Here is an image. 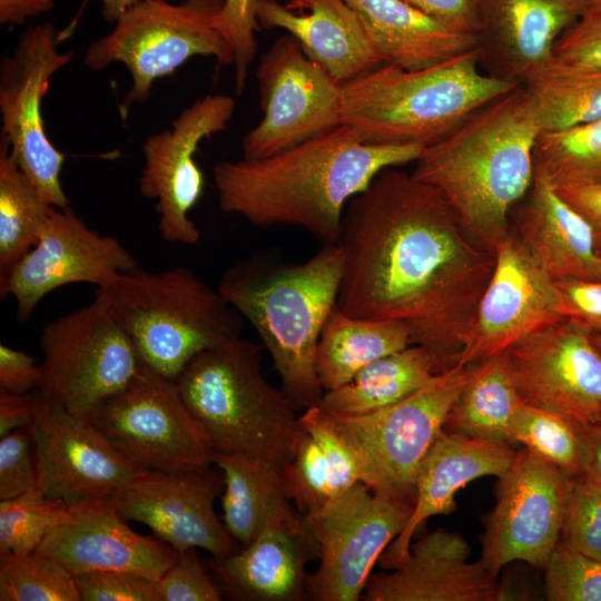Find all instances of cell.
<instances>
[{
    "label": "cell",
    "mask_w": 601,
    "mask_h": 601,
    "mask_svg": "<svg viewBox=\"0 0 601 601\" xmlns=\"http://www.w3.org/2000/svg\"><path fill=\"white\" fill-rule=\"evenodd\" d=\"M337 298L346 314L401 323L437 373L456 365L494 253L464 226L434 187L382 170L346 207Z\"/></svg>",
    "instance_id": "obj_1"
},
{
    "label": "cell",
    "mask_w": 601,
    "mask_h": 601,
    "mask_svg": "<svg viewBox=\"0 0 601 601\" xmlns=\"http://www.w3.org/2000/svg\"><path fill=\"white\" fill-rule=\"evenodd\" d=\"M424 146L374 145L341 124L265 158L213 168L218 204L253 226H294L338 244L344 208L384 169L415 162Z\"/></svg>",
    "instance_id": "obj_2"
},
{
    "label": "cell",
    "mask_w": 601,
    "mask_h": 601,
    "mask_svg": "<svg viewBox=\"0 0 601 601\" xmlns=\"http://www.w3.org/2000/svg\"><path fill=\"white\" fill-rule=\"evenodd\" d=\"M540 131L520 85L424 147L411 175L437 189L467 230L493 252L511 233V209L532 186Z\"/></svg>",
    "instance_id": "obj_3"
},
{
    "label": "cell",
    "mask_w": 601,
    "mask_h": 601,
    "mask_svg": "<svg viewBox=\"0 0 601 601\" xmlns=\"http://www.w3.org/2000/svg\"><path fill=\"white\" fill-rule=\"evenodd\" d=\"M344 269L338 244L290 264L257 253L230 266L218 290L259 335L295 407L316 404L324 390L316 371L323 326L337 304Z\"/></svg>",
    "instance_id": "obj_4"
},
{
    "label": "cell",
    "mask_w": 601,
    "mask_h": 601,
    "mask_svg": "<svg viewBox=\"0 0 601 601\" xmlns=\"http://www.w3.org/2000/svg\"><path fill=\"white\" fill-rule=\"evenodd\" d=\"M480 47L434 66L384 63L342 85V124L374 145L435 144L520 83L480 71Z\"/></svg>",
    "instance_id": "obj_5"
},
{
    "label": "cell",
    "mask_w": 601,
    "mask_h": 601,
    "mask_svg": "<svg viewBox=\"0 0 601 601\" xmlns=\"http://www.w3.org/2000/svg\"><path fill=\"white\" fill-rule=\"evenodd\" d=\"M213 454L240 455L285 467L305 434L298 410L260 368V349L235 338L206 349L175 380Z\"/></svg>",
    "instance_id": "obj_6"
},
{
    "label": "cell",
    "mask_w": 601,
    "mask_h": 601,
    "mask_svg": "<svg viewBox=\"0 0 601 601\" xmlns=\"http://www.w3.org/2000/svg\"><path fill=\"white\" fill-rule=\"evenodd\" d=\"M96 294L131 339L141 363L176 380L197 354L240 337V314L186 267H136L112 276Z\"/></svg>",
    "instance_id": "obj_7"
},
{
    "label": "cell",
    "mask_w": 601,
    "mask_h": 601,
    "mask_svg": "<svg viewBox=\"0 0 601 601\" xmlns=\"http://www.w3.org/2000/svg\"><path fill=\"white\" fill-rule=\"evenodd\" d=\"M472 370L473 365L456 364L398 402L365 414H334L317 404L308 407L351 451L362 483L414 504L422 462Z\"/></svg>",
    "instance_id": "obj_8"
},
{
    "label": "cell",
    "mask_w": 601,
    "mask_h": 601,
    "mask_svg": "<svg viewBox=\"0 0 601 601\" xmlns=\"http://www.w3.org/2000/svg\"><path fill=\"white\" fill-rule=\"evenodd\" d=\"M223 4L224 0H141L111 32L87 47L83 61L92 70L121 62L131 77L124 106L142 104L157 79L193 57H213L218 68L234 65L231 47L214 26Z\"/></svg>",
    "instance_id": "obj_9"
},
{
    "label": "cell",
    "mask_w": 601,
    "mask_h": 601,
    "mask_svg": "<svg viewBox=\"0 0 601 601\" xmlns=\"http://www.w3.org/2000/svg\"><path fill=\"white\" fill-rule=\"evenodd\" d=\"M43 378L38 387L79 417L122 391L142 363L104 298L47 323L39 335Z\"/></svg>",
    "instance_id": "obj_10"
},
{
    "label": "cell",
    "mask_w": 601,
    "mask_h": 601,
    "mask_svg": "<svg viewBox=\"0 0 601 601\" xmlns=\"http://www.w3.org/2000/svg\"><path fill=\"white\" fill-rule=\"evenodd\" d=\"M414 504L359 482L318 512L304 516L317 543L319 565L307 575L306 597L356 601L386 546L405 528Z\"/></svg>",
    "instance_id": "obj_11"
},
{
    "label": "cell",
    "mask_w": 601,
    "mask_h": 601,
    "mask_svg": "<svg viewBox=\"0 0 601 601\" xmlns=\"http://www.w3.org/2000/svg\"><path fill=\"white\" fill-rule=\"evenodd\" d=\"M88 420L141 470L177 472L213 463V453L176 381L144 364L134 380L101 402Z\"/></svg>",
    "instance_id": "obj_12"
},
{
    "label": "cell",
    "mask_w": 601,
    "mask_h": 601,
    "mask_svg": "<svg viewBox=\"0 0 601 601\" xmlns=\"http://www.w3.org/2000/svg\"><path fill=\"white\" fill-rule=\"evenodd\" d=\"M58 32L50 22L30 26L0 65L1 137L41 196L58 208L69 207L60 174L66 155L45 131L41 105L51 77L72 58L57 49Z\"/></svg>",
    "instance_id": "obj_13"
},
{
    "label": "cell",
    "mask_w": 601,
    "mask_h": 601,
    "mask_svg": "<svg viewBox=\"0 0 601 601\" xmlns=\"http://www.w3.org/2000/svg\"><path fill=\"white\" fill-rule=\"evenodd\" d=\"M256 78L263 117L243 138L244 158L276 155L342 124V85L292 35L262 56Z\"/></svg>",
    "instance_id": "obj_14"
},
{
    "label": "cell",
    "mask_w": 601,
    "mask_h": 601,
    "mask_svg": "<svg viewBox=\"0 0 601 601\" xmlns=\"http://www.w3.org/2000/svg\"><path fill=\"white\" fill-rule=\"evenodd\" d=\"M497 479L481 562L495 577L513 561L544 570L561 539L569 475L524 449Z\"/></svg>",
    "instance_id": "obj_15"
},
{
    "label": "cell",
    "mask_w": 601,
    "mask_h": 601,
    "mask_svg": "<svg viewBox=\"0 0 601 601\" xmlns=\"http://www.w3.org/2000/svg\"><path fill=\"white\" fill-rule=\"evenodd\" d=\"M235 106L230 96L206 95L142 144L139 191L157 200L158 230L166 242L194 245L199 240L200 233L188 215L204 191L195 154L204 139L227 129Z\"/></svg>",
    "instance_id": "obj_16"
},
{
    "label": "cell",
    "mask_w": 601,
    "mask_h": 601,
    "mask_svg": "<svg viewBox=\"0 0 601 601\" xmlns=\"http://www.w3.org/2000/svg\"><path fill=\"white\" fill-rule=\"evenodd\" d=\"M31 423L38 459V489L69 508L116 494L140 471L88 418L67 411L37 388Z\"/></svg>",
    "instance_id": "obj_17"
},
{
    "label": "cell",
    "mask_w": 601,
    "mask_h": 601,
    "mask_svg": "<svg viewBox=\"0 0 601 601\" xmlns=\"http://www.w3.org/2000/svg\"><path fill=\"white\" fill-rule=\"evenodd\" d=\"M495 265L479 300L457 363L473 365L566 319L555 282L510 233L493 249Z\"/></svg>",
    "instance_id": "obj_18"
},
{
    "label": "cell",
    "mask_w": 601,
    "mask_h": 601,
    "mask_svg": "<svg viewBox=\"0 0 601 601\" xmlns=\"http://www.w3.org/2000/svg\"><path fill=\"white\" fill-rule=\"evenodd\" d=\"M590 335L564 319L505 351L521 400L579 425L601 421V353Z\"/></svg>",
    "instance_id": "obj_19"
},
{
    "label": "cell",
    "mask_w": 601,
    "mask_h": 601,
    "mask_svg": "<svg viewBox=\"0 0 601 601\" xmlns=\"http://www.w3.org/2000/svg\"><path fill=\"white\" fill-rule=\"evenodd\" d=\"M136 267L137 259L118 238L99 235L70 207H55L37 244L0 276V290L16 299L17 319L26 323L56 288L75 283L100 287Z\"/></svg>",
    "instance_id": "obj_20"
},
{
    "label": "cell",
    "mask_w": 601,
    "mask_h": 601,
    "mask_svg": "<svg viewBox=\"0 0 601 601\" xmlns=\"http://www.w3.org/2000/svg\"><path fill=\"white\" fill-rule=\"evenodd\" d=\"M221 490V471L207 464L177 472L142 470L111 499L128 522L147 525L178 552L196 548L223 558L240 546L214 510Z\"/></svg>",
    "instance_id": "obj_21"
},
{
    "label": "cell",
    "mask_w": 601,
    "mask_h": 601,
    "mask_svg": "<svg viewBox=\"0 0 601 601\" xmlns=\"http://www.w3.org/2000/svg\"><path fill=\"white\" fill-rule=\"evenodd\" d=\"M71 519L56 528L35 552L52 556L73 575L126 571L159 581L179 552L159 538L135 532L111 496L70 508Z\"/></svg>",
    "instance_id": "obj_22"
},
{
    "label": "cell",
    "mask_w": 601,
    "mask_h": 601,
    "mask_svg": "<svg viewBox=\"0 0 601 601\" xmlns=\"http://www.w3.org/2000/svg\"><path fill=\"white\" fill-rule=\"evenodd\" d=\"M595 0H483L481 60L520 85L545 69L559 38Z\"/></svg>",
    "instance_id": "obj_23"
},
{
    "label": "cell",
    "mask_w": 601,
    "mask_h": 601,
    "mask_svg": "<svg viewBox=\"0 0 601 601\" xmlns=\"http://www.w3.org/2000/svg\"><path fill=\"white\" fill-rule=\"evenodd\" d=\"M470 549L459 534L435 530L412 543L390 573L371 575L366 601H492L501 589L481 560L469 562Z\"/></svg>",
    "instance_id": "obj_24"
},
{
    "label": "cell",
    "mask_w": 601,
    "mask_h": 601,
    "mask_svg": "<svg viewBox=\"0 0 601 601\" xmlns=\"http://www.w3.org/2000/svg\"><path fill=\"white\" fill-rule=\"evenodd\" d=\"M515 454L510 443L443 430L420 467L412 514L401 534L380 556L381 565L392 570L401 564L423 522L434 515L450 514L462 487L482 476H501Z\"/></svg>",
    "instance_id": "obj_25"
},
{
    "label": "cell",
    "mask_w": 601,
    "mask_h": 601,
    "mask_svg": "<svg viewBox=\"0 0 601 601\" xmlns=\"http://www.w3.org/2000/svg\"><path fill=\"white\" fill-rule=\"evenodd\" d=\"M259 28L283 29L341 85L384 65L346 0H257Z\"/></svg>",
    "instance_id": "obj_26"
},
{
    "label": "cell",
    "mask_w": 601,
    "mask_h": 601,
    "mask_svg": "<svg viewBox=\"0 0 601 601\" xmlns=\"http://www.w3.org/2000/svg\"><path fill=\"white\" fill-rule=\"evenodd\" d=\"M529 191L516 236L530 255L554 282L601 280V257L587 219L536 168Z\"/></svg>",
    "instance_id": "obj_27"
},
{
    "label": "cell",
    "mask_w": 601,
    "mask_h": 601,
    "mask_svg": "<svg viewBox=\"0 0 601 601\" xmlns=\"http://www.w3.org/2000/svg\"><path fill=\"white\" fill-rule=\"evenodd\" d=\"M317 551L308 528L275 526L235 553L214 558V569L239 599L298 601L306 597V563Z\"/></svg>",
    "instance_id": "obj_28"
},
{
    "label": "cell",
    "mask_w": 601,
    "mask_h": 601,
    "mask_svg": "<svg viewBox=\"0 0 601 601\" xmlns=\"http://www.w3.org/2000/svg\"><path fill=\"white\" fill-rule=\"evenodd\" d=\"M384 63L427 68L480 47V39L450 28L404 0H346Z\"/></svg>",
    "instance_id": "obj_29"
},
{
    "label": "cell",
    "mask_w": 601,
    "mask_h": 601,
    "mask_svg": "<svg viewBox=\"0 0 601 601\" xmlns=\"http://www.w3.org/2000/svg\"><path fill=\"white\" fill-rule=\"evenodd\" d=\"M221 471L223 523L240 548L269 528H308L293 508L284 469L240 455L213 454Z\"/></svg>",
    "instance_id": "obj_30"
},
{
    "label": "cell",
    "mask_w": 601,
    "mask_h": 601,
    "mask_svg": "<svg viewBox=\"0 0 601 601\" xmlns=\"http://www.w3.org/2000/svg\"><path fill=\"white\" fill-rule=\"evenodd\" d=\"M412 345L398 322L354 317L336 304L323 326L316 371L324 390L337 388L376 359Z\"/></svg>",
    "instance_id": "obj_31"
},
{
    "label": "cell",
    "mask_w": 601,
    "mask_h": 601,
    "mask_svg": "<svg viewBox=\"0 0 601 601\" xmlns=\"http://www.w3.org/2000/svg\"><path fill=\"white\" fill-rule=\"evenodd\" d=\"M437 373L431 353L420 345L376 359L344 385L326 391L316 403L339 415H359L406 397Z\"/></svg>",
    "instance_id": "obj_32"
},
{
    "label": "cell",
    "mask_w": 601,
    "mask_h": 601,
    "mask_svg": "<svg viewBox=\"0 0 601 601\" xmlns=\"http://www.w3.org/2000/svg\"><path fill=\"white\" fill-rule=\"evenodd\" d=\"M521 400L505 352L473 364L472 374L452 405L444 430L471 437L513 443L512 423Z\"/></svg>",
    "instance_id": "obj_33"
},
{
    "label": "cell",
    "mask_w": 601,
    "mask_h": 601,
    "mask_svg": "<svg viewBox=\"0 0 601 601\" xmlns=\"http://www.w3.org/2000/svg\"><path fill=\"white\" fill-rule=\"evenodd\" d=\"M56 206L49 204L20 168L9 141L0 140V276L38 242Z\"/></svg>",
    "instance_id": "obj_34"
},
{
    "label": "cell",
    "mask_w": 601,
    "mask_h": 601,
    "mask_svg": "<svg viewBox=\"0 0 601 601\" xmlns=\"http://www.w3.org/2000/svg\"><path fill=\"white\" fill-rule=\"evenodd\" d=\"M523 86L541 131L601 118V71L549 65Z\"/></svg>",
    "instance_id": "obj_35"
},
{
    "label": "cell",
    "mask_w": 601,
    "mask_h": 601,
    "mask_svg": "<svg viewBox=\"0 0 601 601\" xmlns=\"http://www.w3.org/2000/svg\"><path fill=\"white\" fill-rule=\"evenodd\" d=\"M534 168L553 186L601 184V118L540 131L534 145Z\"/></svg>",
    "instance_id": "obj_36"
},
{
    "label": "cell",
    "mask_w": 601,
    "mask_h": 601,
    "mask_svg": "<svg viewBox=\"0 0 601 601\" xmlns=\"http://www.w3.org/2000/svg\"><path fill=\"white\" fill-rule=\"evenodd\" d=\"M284 476L303 516L318 512L349 489L346 465L306 430Z\"/></svg>",
    "instance_id": "obj_37"
},
{
    "label": "cell",
    "mask_w": 601,
    "mask_h": 601,
    "mask_svg": "<svg viewBox=\"0 0 601 601\" xmlns=\"http://www.w3.org/2000/svg\"><path fill=\"white\" fill-rule=\"evenodd\" d=\"M513 443L554 465L569 476L584 473L585 452L577 423L524 402L512 423Z\"/></svg>",
    "instance_id": "obj_38"
},
{
    "label": "cell",
    "mask_w": 601,
    "mask_h": 601,
    "mask_svg": "<svg viewBox=\"0 0 601 601\" xmlns=\"http://www.w3.org/2000/svg\"><path fill=\"white\" fill-rule=\"evenodd\" d=\"M61 499L32 489L0 501V554L26 555L35 552L56 528L71 519Z\"/></svg>",
    "instance_id": "obj_39"
},
{
    "label": "cell",
    "mask_w": 601,
    "mask_h": 601,
    "mask_svg": "<svg viewBox=\"0 0 601 601\" xmlns=\"http://www.w3.org/2000/svg\"><path fill=\"white\" fill-rule=\"evenodd\" d=\"M0 601H81L75 575L52 556L0 554Z\"/></svg>",
    "instance_id": "obj_40"
},
{
    "label": "cell",
    "mask_w": 601,
    "mask_h": 601,
    "mask_svg": "<svg viewBox=\"0 0 601 601\" xmlns=\"http://www.w3.org/2000/svg\"><path fill=\"white\" fill-rule=\"evenodd\" d=\"M561 540L580 553L601 560V485L584 473L568 479Z\"/></svg>",
    "instance_id": "obj_41"
},
{
    "label": "cell",
    "mask_w": 601,
    "mask_h": 601,
    "mask_svg": "<svg viewBox=\"0 0 601 601\" xmlns=\"http://www.w3.org/2000/svg\"><path fill=\"white\" fill-rule=\"evenodd\" d=\"M551 601H601V560L574 550L560 539L546 566Z\"/></svg>",
    "instance_id": "obj_42"
},
{
    "label": "cell",
    "mask_w": 601,
    "mask_h": 601,
    "mask_svg": "<svg viewBox=\"0 0 601 601\" xmlns=\"http://www.w3.org/2000/svg\"><path fill=\"white\" fill-rule=\"evenodd\" d=\"M256 6L257 0H224L214 19L215 28L233 49L235 89L239 95L246 87L248 69L257 51L255 32L260 28Z\"/></svg>",
    "instance_id": "obj_43"
},
{
    "label": "cell",
    "mask_w": 601,
    "mask_h": 601,
    "mask_svg": "<svg viewBox=\"0 0 601 601\" xmlns=\"http://www.w3.org/2000/svg\"><path fill=\"white\" fill-rule=\"evenodd\" d=\"M37 487V447L30 424L0 437V501Z\"/></svg>",
    "instance_id": "obj_44"
},
{
    "label": "cell",
    "mask_w": 601,
    "mask_h": 601,
    "mask_svg": "<svg viewBox=\"0 0 601 601\" xmlns=\"http://www.w3.org/2000/svg\"><path fill=\"white\" fill-rule=\"evenodd\" d=\"M549 65L601 71V1L595 2L559 38Z\"/></svg>",
    "instance_id": "obj_45"
},
{
    "label": "cell",
    "mask_w": 601,
    "mask_h": 601,
    "mask_svg": "<svg viewBox=\"0 0 601 601\" xmlns=\"http://www.w3.org/2000/svg\"><path fill=\"white\" fill-rule=\"evenodd\" d=\"M81 601H159L158 581L126 571L75 575Z\"/></svg>",
    "instance_id": "obj_46"
},
{
    "label": "cell",
    "mask_w": 601,
    "mask_h": 601,
    "mask_svg": "<svg viewBox=\"0 0 601 601\" xmlns=\"http://www.w3.org/2000/svg\"><path fill=\"white\" fill-rule=\"evenodd\" d=\"M159 601H219V588L199 561L197 549L179 552L176 562L158 581Z\"/></svg>",
    "instance_id": "obj_47"
},
{
    "label": "cell",
    "mask_w": 601,
    "mask_h": 601,
    "mask_svg": "<svg viewBox=\"0 0 601 601\" xmlns=\"http://www.w3.org/2000/svg\"><path fill=\"white\" fill-rule=\"evenodd\" d=\"M555 285L563 316L590 334H601V280L566 278Z\"/></svg>",
    "instance_id": "obj_48"
},
{
    "label": "cell",
    "mask_w": 601,
    "mask_h": 601,
    "mask_svg": "<svg viewBox=\"0 0 601 601\" xmlns=\"http://www.w3.org/2000/svg\"><path fill=\"white\" fill-rule=\"evenodd\" d=\"M450 28L479 37L483 0H404Z\"/></svg>",
    "instance_id": "obj_49"
},
{
    "label": "cell",
    "mask_w": 601,
    "mask_h": 601,
    "mask_svg": "<svg viewBox=\"0 0 601 601\" xmlns=\"http://www.w3.org/2000/svg\"><path fill=\"white\" fill-rule=\"evenodd\" d=\"M43 378L41 365L23 351L0 344V388L14 394H30Z\"/></svg>",
    "instance_id": "obj_50"
},
{
    "label": "cell",
    "mask_w": 601,
    "mask_h": 601,
    "mask_svg": "<svg viewBox=\"0 0 601 601\" xmlns=\"http://www.w3.org/2000/svg\"><path fill=\"white\" fill-rule=\"evenodd\" d=\"M553 187L587 219L592 228L597 248L601 249V184L581 183Z\"/></svg>",
    "instance_id": "obj_51"
},
{
    "label": "cell",
    "mask_w": 601,
    "mask_h": 601,
    "mask_svg": "<svg viewBox=\"0 0 601 601\" xmlns=\"http://www.w3.org/2000/svg\"><path fill=\"white\" fill-rule=\"evenodd\" d=\"M33 420V403L30 394H14L0 388V437Z\"/></svg>",
    "instance_id": "obj_52"
},
{
    "label": "cell",
    "mask_w": 601,
    "mask_h": 601,
    "mask_svg": "<svg viewBox=\"0 0 601 601\" xmlns=\"http://www.w3.org/2000/svg\"><path fill=\"white\" fill-rule=\"evenodd\" d=\"M53 4V0H0V22L19 26L28 18L50 11Z\"/></svg>",
    "instance_id": "obj_53"
},
{
    "label": "cell",
    "mask_w": 601,
    "mask_h": 601,
    "mask_svg": "<svg viewBox=\"0 0 601 601\" xmlns=\"http://www.w3.org/2000/svg\"><path fill=\"white\" fill-rule=\"evenodd\" d=\"M579 427L585 452L584 474L601 485V421Z\"/></svg>",
    "instance_id": "obj_54"
},
{
    "label": "cell",
    "mask_w": 601,
    "mask_h": 601,
    "mask_svg": "<svg viewBox=\"0 0 601 601\" xmlns=\"http://www.w3.org/2000/svg\"><path fill=\"white\" fill-rule=\"evenodd\" d=\"M141 0H100L101 2V14L102 18L107 22H117V20L131 7H134L136 3H138ZM89 2V0H83L82 6L80 10L78 11L76 18L72 20V22L63 29L62 31L58 32V42L63 41L67 39L75 30L76 22L78 21L82 9L86 7V4Z\"/></svg>",
    "instance_id": "obj_55"
},
{
    "label": "cell",
    "mask_w": 601,
    "mask_h": 601,
    "mask_svg": "<svg viewBox=\"0 0 601 601\" xmlns=\"http://www.w3.org/2000/svg\"><path fill=\"white\" fill-rule=\"evenodd\" d=\"M590 337L595 348L601 353V334H591Z\"/></svg>",
    "instance_id": "obj_56"
},
{
    "label": "cell",
    "mask_w": 601,
    "mask_h": 601,
    "mask_svg": "<svg viewBox=\"0 0 601 601\" xmlns=\"http://www.w3.org/2000/svg\"><path fill=\"white\" fill-rule=\"evenodd\" d=\"M598 253H599V255H600V257H601V249H598Z\"/></svg>",
    "instance_id": "obj_57"
},
{
    "label": "cell",
    "mask_w": 601,
    "mask_h": 601,
    "mask_svg": "<svg viewBox=\"0 0 601 601\" xmlns=\"http://www.w3.org/2000/svg\"><path fill=\"white\" fill-rule=\"evenodd\" d=\"M599 1H601V0H595V2H599Z\"/></svg>",
    "instance_id": "obj_58"
}]
</instances>
